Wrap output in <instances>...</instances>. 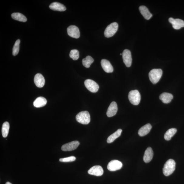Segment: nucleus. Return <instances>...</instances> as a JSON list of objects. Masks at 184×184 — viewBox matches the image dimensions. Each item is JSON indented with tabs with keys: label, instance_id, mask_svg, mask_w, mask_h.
Returning a JSON list of instances; mask_svg holds the SVG:
<instances>
[{
	"label": "nucleus",
	"instance_id": "obj_1",
	"mask_svg": "<svg viewBox=\"0 0 184 184\" xmlns=\"http://www.w3.org/2000/svg\"><path fill=\"white\" fill-rule=\"evenodd\" d=\"M176 163L172 159H169L165 164L163 169V173L165 176H168L172 174L175 169Z\"/></svg>",
	"mask_w": 184,
	"mask_h": 184
},
{
	"label": "nucleus",
	"instance_id": "obj_2",
	"mask_svg": "<svg viewBox=\"0 0 184 184\" xmlns=\"http://www.w3.org/2000/svg\"><path fill=\"white\" fill-rule=\"evenodd\" d=\"M76 119L77 121L81 124H88L90 121L89 112L87 111L81 112L76 115Z\"/></svg>",
	"mask_w": 184,
	"mask_h": 184
},
{
	"label": "nucleus",
	"instance_id": "obj_3",
	"mask_svg": "<svg viewBox=\"0 0 184 184\" xmlns=\"http://www.w3.org/2000/svg\"><path fill=\"white\" fill-rule=\"evenodd\" d=\"M163 71L161 69H153L149 74L150 81L153 84L158 83L162 75Z\"/></svg>",
	"mask_w": 184,
	"mask_h": 184
},
{
	"label": "nucleus",
	"instance_id": "obj_4",
	"mask_svg": "<svg viewBox=\"0 0 184 184\" xmlns=\"http://www.w3.org/2000/svg\"><path fill=\"white\" fill-rule=\"evenodd\" d=\"M129 99L134 105H138L141 99V96L138 90H131L129 93Z\"/></svg>",
	"mask_w": 184,
	"mask_h": 184
},
{
	"label": "nucleus",
	"instance_id": "obj_5",
	"mask_svg": "<svg viewBox=\"0 0 184 184\" xmlns=\"http://www.w3.org/2000/svg\"><path fill=\"white\" fill-rule=\"evenodd\" d=\"M119 27V25L116 22L112 23L107 27L104 31L105 36L109 38L113 36L116 32Z\"/></svg>",
	"mask_w": 184,
	"mask_h": 184
},
{
	"label": "nucleus",
	"instance_id": "obj_6",
	"mask_svg": "<svg viewBox=\"0 0 184 184\" xmlns=\"http://www.w3.org/2000/svg\"><path fill=\"white\" fill-rule=\"evenodd\" d=\"M84 84L86 88L90 92L95 93L98 91L99 89V85L92 79H86L84 82Z\"/></svg>",
	"mask_w": 184,
	"mask_h": 184
},
{
	"label": "nucleus",
	"instance_id": "obj_7",
	"mask_svg": "<svg viewBox=\"0 0 184 184\" xmlns=\"http://www.w3.org/2000/svg\"><path fill=\"white\" fill-rule=\"evenodd\" d=\"M122 164L120 161L117 160H113L109 163L107 168L110 171L113 172L117 171L121 169Z\"/></svg>",
	"mask_w": 184,
	"mask_h": 184
},
{
	"label": "nucleus",
	"instance_id": "obj_8",
	"mask_svg": "<svg viewBox=\"0 0 184 184\" xmlns=\"http://www.w3.org/2000/svg\"><path fill=\"white\" fill-rule=\"evenodd\" d=\"M122 55L123 61L125 65L127 67H130L132 62L131 52L128 49H125L123 51Z\"/></svg>",
	"mask_w": 184,
	"mask_h": 184
},
{
	"label": "nucleus",
	"instance_id": "obj_9",
	"mask_svg": "<svg viewBox=\"0 0 184 184\" xmlns=\"http://www.w3.org/2000/svg\"><path fill=\"white\" fill-rule=\"evenodd\" d=\"M79 145V142L78 141L71 142L62 145L61 149L65 152L73 151L76 149Z\"/></svg>",
	"mask_w": 184,
	"mask_h": 184
},
{
	"label": "nucleus",
	"instance_id": "obj_10",
	"mask_svg": "<svg viewBox=\"0 0 184 184\" xmlns=\"http://www.w3.org/2000/svg\"><path fill=\"white\" fill-rule=\"evenodd\" d=\"M68 35L71 37L78 39L80 37V32L78 27L75 25H71L67 28Z\"/></svg>",
	"mask_w": 184,
	"mask_h": 184
},
{
	"label": "nucleus",
	"instance_id": "obj_11",
	"mask_svg": "<svg viewBox=\"0 0 184 184\" xmlns=\"http://www.w3.org/2000/svg\"><path fill=\"white\" fill-rule=\"evenodd\" d=\"M88 172L90 175L100 176L103 175L104 171L102 167L101 166H93L90 168Z\"/></svg>",
	"mask_w": 184,
	"mask_h": 184
},
{
	"label": "nucleus",
	"instance_id": "obj_12",
	"mask_svg": "<svg viewBox=\"0 0 184 184\" xmlns=\"http://www.w3.org/2000/svg\"><path fill=\"white\" fill-rule=\"evenodd\" d=\"M169 22L172 25L173 28L175 29H179L184 27V21L180 19H174L170 18Z\"/></svg>",
	"mask_w": 184,
	"mask_h": 184
},
{
	"label": "nucleus",
	"instance_id": "obj_13",
	"mask_svg": "<svg viewBox=\"0 0 184 184\" xmlns=\"http://www.w3.org/2000/svg\"><path fill=\"white\" fill-rule=\"evenodd\" d=\"M118 107L116 103L112 102L109 106L106 112L107 116L109 117L115 116L117 113Z\"/></svg>",
	"mask_w": 184,
	"mask_h": 184
},
{
	"label": "nucleus",
	"instance_id": "obj_14",
	"mask_svg": "<svg viewBox=\"0 0 184 184\" xmlns=\"http://www.w3.org/2000/svg\"><path fill=\"white\" fill-rule=\"evenodd\" d=\"M101 64L103 69L106 73H112L113 72L114 69L111 63L105 59L101 60Z\"/></svg>",
	"mask_w": 184,
	"mask_h": 184
},
{
	"label": "nucleus",
	"instance_id": "obj_15",
	"mask_svg": "<svg viewBox=\"0 0 184 184\" xmlns=\"http://www.w3.org/2000/svg\"><path fill=\"white\" fill-rule=\"evenodd\" d=\"M34 81L35 85L38 87L42 88L45 85V79L42 74H36L35 75Z\"/></svg>",
	"mask_w": 184,
	"mask_h": 184
},
{
	"label": "nucleus",
	"instance_id": "obj_16",
	"mask_svg": "<svg viewBox=\"0 0 184 184\" xmlns=\"http://www.w3.org/2000/svg\"><path fill=\"white\" fill-rule=\"evenodd\" d=\"M153 156V150L150 147H148L146 150L143 157L145 162H149L152 160Z\"/></svg>",
	"mask_w": 184,
	"mask_h": 184
},
{
	"label": "nucleus",
	"instance_id": "obj_17",
	"mask_svg": "<svg viewBox=\"0 0 184 184\" xmlns=\"http://www.w3.org/2000/svg\"><path fill=\"white\" fill-rule=\"evenodd\" d=\"M50 9L54 11L64 12L66 10V8L64 5L58 2L52 3L49 6Z\"/></svg>",
	"mask_w": 184,
	"mask_h": 184
},
{
	"label": "nucleus",
	"instance_id": "obj_18",
	"mask_svg": "<svg viewBox=\"0 0 184 184\" xmlns=\"http://www.w3.org/2000/svg\"><path fill=\"white\" fill-rule=\"evenodd\" d=\"M139 10L141 14L146 20H149L152 17V15L148 8L144 5H142L139 7Z\"/></svg>",
	"mask_w": 184,
	"mask_h": 184
},
{
	"label": "nucleus",
	"instance_id": "obj_19",
	"mask_svg": "<svg viewBox=\"0 0 184 184\" xmlns=\"http://www.w3.org/2000/svg\"><path fill=\"white\" fill-rule=\"evenodd\" d=\"M152 126L149 123L143 126L139 129L138 132L139 135L140 136H144L149 133L152 129Z\"/></svg>",
	"mask_w": 184,
	"mask_h": 184
},
{
	"label": "nucleus",
	"instance_id": "obj_20",
	"mask_svg": "<svg viewBox=\"0 0 184 184\" xmlns=\"http://www.w3.org/2000/svg\"><path fill=\"white\" fill-rule=\"evenodd\" d=\"M173 98V96L171 93L164 92L160 95V99L164 103H169Z\"/></svg>",
	"mask_w": 184,
	"mask_h": 184
},
{
	"label": "nucleus",
	"instance_id": "obj_21",
	"mask_svg": "<svg viewBox=\"0 0 184 184\" xmlns=\"http://www.w3.org/2000/svg\"><path fill=\"white\" fill-rule=\"evenodd\" d=\"M47 103V100L45 98L39 97L37 98L34 101V105L37 108L44 106Z\"/></svg>",
	"mask_w": 184,
	"mask_h": 184
},
{
	"label": "nucleus",
	"instance_id": "obj_22",
	"mask_svg": "<svg viewBox=\"0 0 184 184\" xmlns=\"http://www.w3.org/2000/svg\"><path fill=\"white\" fill-rule=\"evenodd\" d=\"M122 130L121 129H119L115 133L112 134L109 136L107 139V142L108 143H111L113 142L115 139L119 138L121 134Z\"/></svg>",
	"mask_w": 184,
	"mask_h": 184
},
{
	"label": "nucleus",
	"instance_id": "obj_23",
	"mask_svg": "<svg viewBox=\"0 0 184 184\" xmlns=\"http://www.w3.org/2000/svg\"><path fill=\"white\" fill-rule=\"evenodd\" d=\"M12 17L14 20L25 22L27 21L26 18L23 14L19 13H14L12 15Z\"/></svg>",
	"mask_w": 184,
	"mask_h": 184
},
{
	"label": "nucleus",
	"instance_id": "obj_24",
	"mask_svg": "<svg viewBox=\"0 0 184 184\" xmlns=\"http://www.w3.org/2000/svg\"><path fill=\"white\" fill-rule=\"evenodd\" d=\"M177 130L176 129L171 128L167 130L165 134L164 138L166 141H168L171 140L172 137L176 133Z\"/></svg>",
	"mask_w": 184,
	"mask_h": 184
},
{
	"label": "nucleus",
	"instance_id": "obj_25",
	"mask_svg": "<svg viewBox=\"0 0 184 184\" xmlns=\"http://www.w3.org/2000/svg\"><path fill=\"white\" fill-rule=\"evenodd\" d=\"M10 129V125L9 122H5L3 124L2 127V134L3 137L4 138L8 136Z\"/></svg>",
	"mask_w": 184,
	"mask_h": 184
},
{
	"label": "nucleus",
	"instance_id": "obj_26",
	"mask_svg": "<svg viewBox=\"0 0 184 184\" xmlns=\"http://www.w3.org/2000/svg\"><path fill=\"white\" fill-rule=\"evenodd\" d=\"M93 62H94V59L90 56H87L84 59L82 60L83 65L86 68H89L90 65Z\"/></svg>",
	"mask_w": 184,
	"mask_h": 184
},
{
	"label": "nucleus",
	"instance_id": "obj_27",
	"mask_svg": "<svg viewBox=\"0 0 184 184\" xmlns=\"http://www.w3.org/2000/svg\"><path fill=\"white\" fill-rule=\"evenodd\" d=\"M20 39H18L16 41L13 48L12 54L13 56H15L18 54L20 49Z\"/></svg>",
	"mask_w": 184,
	"mask_h": 184
},
{
	"label": "nucleus",
	"instance_id": "obj_28",
	"mask_svg": "<svg viewBox=\"0 0 184 184\" xmlns=\"http://www.w3.org/2000/svg\"><path fill=\"white\" fill-rule=\"evenodd\" d=\"M70 57L73 60H78L79 57V52L77 49H73L70 52Z\"/></svg>",
	"mask_w": 184,
	"mask_h": 184
},
{
	"label": "nucleus",
	"instance_id": "obj_29",
	"mask_svg": "<svg viewBox=\"0 0 184 184\" xmlns=\"http://www.w3.org/2000/svg\"><path fill=\"white\" fill-rule=\"evenodd\" d=\"M76 158L74 156H71L67 158H60L59 161L63 162H73L75 161Z\"/></svg>",
	"mask_w": 184,
	"mask_h": 184
},
{
	"label": "nucleus",
	"instance_id": "obj_30",
	"mask_svg": "<svg viewBox=\"0 0 184 184\" xmlns=\"http://www.w3.org/2000/svg\"><path fill=\"white\" fill-rule=\"evenodd\" d=\"M5 184H12L9 182H7L6 183H5Z\"/></svg>",
	"mask_w": 184,
	"mask_h": 184
},
{
	"label": "nucleus",
	"instance_id": "obj_31",
	"mask_svg": "<svg viewBox=\"0 0 184 184\" xmlns=\"http://www.w3.org/2000/svg\"><path fill=\"white\" fill-rule=\"evenodd\" d=\"M120 55H122V54L121 53V54H120Z\"/></svg>",
	"mask_w": 184,
	"mask_h": 184
}]
</instances>
